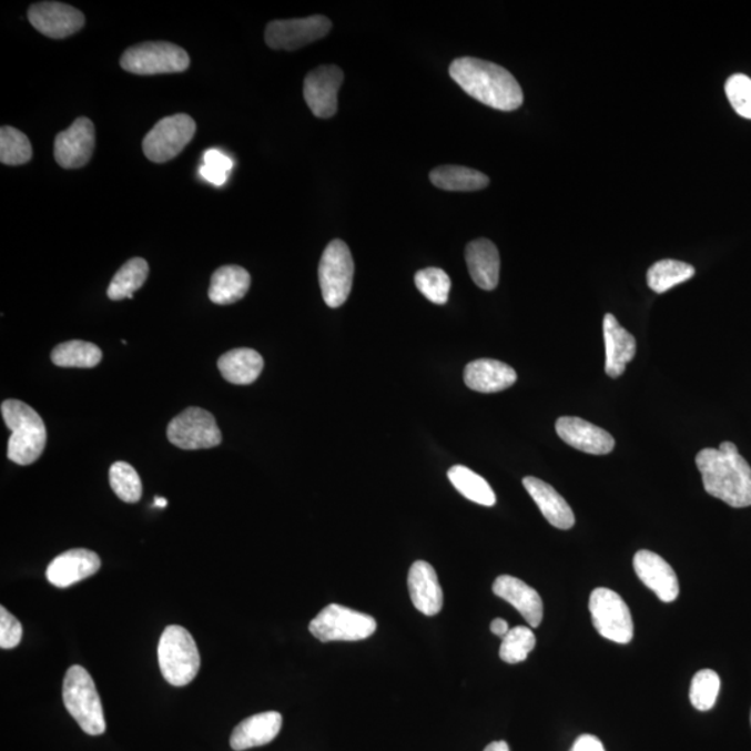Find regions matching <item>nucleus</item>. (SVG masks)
<instances>
[{
    "mask_svg": "<svg viewBox=\"0 0 751 751\" xmlns=\"http://www.w3.org/2000/svg\"><path fill=\"white\" fill-rule=\"evenodd\" d=\"M449 75L476 101L497 111H517L524 103V91L507 69L476 58L455 59Z\"/></svg>",
    "mask_w": 751,
    "mask_h": 751,
    "instance_id": "nucleus-1",
    "label": "nucleus"
},
{
    "mask_svg": "<svg viewBox=\"0 0 751 751\" xmlns=\"http://www.w3.org/2000/svg\"><path fill=\"white\" fill-rule=\"evenodd\" d=\"M707 493L733 508L751 506V466L731 442L704 448L696 457Z\"/></svg>",
    "mask_w": 751,
    "mask_h": 751,
    "instance_id": "nucleus-2",
    "label": "nucleus"
},
{
    "mask_svg": "<svg viewBox=\"0 0 751 751\" xmlns=\"http://www.w3.org/2000/svg\"><path fill=\"white\" fill-rule=\"evenodd\" d=\"M4 424L12 430L8 444V458L18 465H31L40 459L45 449L47 426L34 409L19 399L2 404Z\"/></svg>",
    "mask_w": 751,
    "mask_h": 751,
    "instance_id": "nucleus-3",
    "label": "nucleus"
},
{
    "mask_svg": "<svg viewBox=\"0 0 751 751\" xmlns=\"http://www.w3.org/2000/svg\"><path fill=\"white\" fill-rule=\"evenodd\" d=\"M162 676L175 688L186 687L199 676L201 657L193 636L179 625L163 630L158 647Z\"/></svg>",
    "mask_w": 751,
    "mask_h": 751,
    "instance_id": "nucleus-4",
    "label": "nucleus"
},
{
    "mask_svg": "<svg viewBox=\"0 0 751 751\" xmlns=\"http://www.w3.org/2000/svg\"><path fill=\"white\" fill-rule=\"evenodd\" d=\"M63 701L69 714L74 718L82 731L91 737L105 733L106 721L100 693L84 667L73 666L65 672Z\"/></svg>",
    "mask_w": 751,
    "mask_h": 751,
    "instance_id": "nucleus-5",
    "label": "nucleus"
},
{
    "mask_svg": "<svg viewBox=\"0 0 751 751\" xmlns=\"http://www.w3.org/2000/svg\"><path fill=\"white\" fill-rule=\"evenodd\" d=\"M190 62L183 48L163 41L131 47L120 59L122 69L136 75L183 73L190 68Z\"/></svg>",
    "mask_w": 751,
    "mask_h": 751,
    "instance_id": "nucleus-6",
    "label": "nucleus"
},
{
    "mask_svg": "<svg viewBox=\"0 0 751 751\" xmlns=\"http://www.w3.org/2000/svg\"><path fill=\"white\" fill-rule=\"evenodd\" d=\"M376 629L375 618L339 605L323 608L309 623L311 633L322 643L364 640Z\"/></svg>",
    "mask_w": 751,
    "mask_h": 751,
    "instance_id": "nucleus-7",
    "label": "nucleus"
},
{
    "mask_svg": "<svg viewBox=\"0 0 751 751\" xmlns=\"http://www.w3.org/2000/svg\"><path fill=\"white\" fill-rule=\"evenodd\" d=\"M354 260L348 245L334 240L326 246L319 263L323 300L331 308H339L348 300L354 282Z\"/></svg>",
    "mask_w": 751,
    "mask_h": 751,
    "instance_id": "nucleus-8",
    "label": "nucleus"
},
{
    "mask_svg": "<svg viewBox=\"0 0 751 751\" xmlns=\"http://www.w3.org/2000/svg\"><path fill=\"white\" fill-rule=\"evenodd\" d=\"M591 619L602 638L628 645L633 639V619L627 602L611 589L599 588L590 596Z\"/></svg>",
    "mask_w": 751,
    "mask_h": 751,
    "instance_id": "nucleus-9",
    "label": "nucleus"
},
{
    "mask_svg": "<svg viewBox=\"0 0 751 751\" xmlns=\"http://www.w3.org/2000/svg\"><path fill=\"white\" fill-rule=\"evenodd\" d=\"M196 124L189 114L180 113L156 123L142 141L145 156L153 163H166L179 156L194 139Z\"/></svg>",
    "mask_w": 751,
    "mask_h": 751,
    "instance_id": "nucleus-10",
    "label": "nucleus"
},
{
    "mask_svg": "<svg viewBox=\"0 0 751 751\" xmlns=\"http://www.w3.org/2000/svg\"><path fill=\"white\" fill-rule=\"evenodd\" d=\"M169 442L181 449H205L221 446L222 433L215 416L191 407L175 416L168 427Z\"/></svg>",
    "mask_w": 751,
    "mask_h": 751,
    "instance_id": "nucleus-11",
    "label": "nucleus"
},
{
    "mask_svg": "<svg viewBox=\"0 0 751 751\" xmlns=\"http://www.w3.org/2000/svg\"><path fill=\"white\" fill-rule=\"evenodd\" d=\"M332 30V21L325 16L293 20H274L265 31L268 48L276 51H297L325 38Z\"/></svg>",
    "mask_w": 751,
    "mask_h": 751,
    "instance_id": "nucleus-12",
    "label": "nucleus"
},
{
    "mask_svg": "<svg viewBox=\"0 0 751 751\" xmlns=\"http://www.w3.org/2000/svg\"><path fill=\"white\" fill-rule=\"evenodd\" d=\"M343 81V70L333 64L319 65L305 77V102L316 118L331 119L337 113L338 91Z\"/></svg>",
    "mask_w": 751,
    "mask_h": 751,
    "instance_id": "nucleus-13",
    "label": "nucleus"
},
{
    "mask_svg": "<svg viewBox=\"0 0 751 751\" xmlns=\"http://www.w3.org/2000/svg\"><path fill=\"white\" fill-rule=\"evenodd\" d=\"M95 150V125L90 119L79 118L54 140V159L60 168L80 169L91 161Z\"/></svg>",
    "mask_w": 751,
    "mask_h": 751,
    "instance_id": "nucleus-14",
    "label": "nucleus"
},
{
    "mask_svg": "<svg viewBox=\"0 0 751 751\" xmlns=\"http://www.w3.org/2000/svg\"><path fill=\"white\" fill-rule=\"evenodd\" d=\"M29 21L42 35L52 40H63L84 27L85 16L70 4L40 2L30 8Z\"/></svg>",
    "mask_w": 751,
    "mask_h": 751,
    "instance_id": "nucleus-15",
    "label": "nucleus"
},
{
    "mask_svg": "<svg viewBox=\"0 0 751 751\" xmlns=\"http://www.w3.org/2000/svg\"><path fill=\"white\" fill-rule=\"evenodd\" d=\"M556 430L568 446L586 454L607 455L616 447V440L610 433L577 416L559 418Z\"/></svg>",
    "mask_w": 751,
    "mask_h": 751,
    "instance_id": "nucleus-16",
    "label": "nucleus"
},
{
    "mask_svg": "<svg viewBox=\"0 0 751 751\" xmlns=\"http://www.w3.org/2000/svg\"><path fill=\"white\" fill-rule=\"evenodd\" d=\"M633 567L641 582L654 591L661 601L672 602L679 596V580L670 564L659 554L640 550L633 558Z\"/></svg>",
    "mask_w": 751,
    "mask_h": 751,
    "instance_id": "nucleus-17",
    "label": "nucleus"
},
{
    "mask_svg": "<svg viewBox=\"0 0 751 751\" xmlns=\"http://www.w3.org/2000/svg\"><path fill=\"white\" fill-rule=\"evenodd\" d=\"M101 569V558L97 552L85 548H74L60 554L47 569L49 582L57 588L65 589L92 577Z\"/></svg>",
    "mask_w": 751,
    "mask_h": 751,
    "instance_id": "nucleus-18",
    "label": "nucleus"
},
{
    "mask_svg": "<svg viewBox=\"0 0 751 751\" xmlns=\"http://www.w3.org/2000/svg\"><path fill=\"white\" fill-rule=\"evenodd\" d=\"M408 589L416 610L427 617L437 616L443 608V589L435 568L426 561H416L409 569Z\"/></svg>",
    "mask_w": 751,
    "mask_h": 751,
    "instance_id": "nucleus-19",
    "label": "nucleus"
},
{
    "mask_svg": "<svg viewBox=\"0 0 751 751\" xmlns=\"http://www.w3.org/2000/svg\"><path fill=\"white\" fill-rule=\"evenodd\" d=\"M606 343V373L612 379L623 375L625 369L636 355V339L627 328L619 325L612 314L605 316L602 322Z\"/></svg>",
    "mask_w": 751,
    "mask_h": 751,
    "instance_id": "nucleus-20",
    "label": "nucleus"
},
{
    "mask_svg": "<svg viewBox=\"0 0 751 751\" xmlns=\"http://www.w3.org/2000/svg\"><path fill=\"white\" fill-rule=\"evenodd\" d=\"M493 591L497 597L517 608V611L531 628L539 627L542 621V601L540 595L534 588L518 578L503 575L493 583Z\"/></svg>",
    "mask_w": 751,
    "mask_h": 751,
    "instance_id": "nucleus-21",
    "label": "nucleus"
},
{
    "mask_svg": "<svg viewBox=\"0 0 751 751\" xmlns=\"http://www.w3.org/2000/svg\"><path fill=\"white\" fill-rule=\"evenodd\" d=\"M518 376L511 366L496 359H478L465 367L464 380L470 390L498 393L515 385Z\"/></svg>",
    "mask_w": 751,
    "mask_h": 751,
    "instance_id": "nucleus-22",
    "label": "nucleus"
},
{
    "mask_svg": "<svg viewBox=\"0 0 751 751\" xmlns=\"http://www.w3.org/2000/svg\"><path fill=\"white\" fill-rule=\"evenodd\" d=\"M283 725L280 712L267 711L246 718L235 727L230 744L233 750L244 751L273 742Z\"/></svg>",
    "mask_w": 751,
    "mask_h": 751,
    "instance_id": "nucleus-23",
    "label": "nucleus"
},
{
    "mask_svg": "<svg viewBox=\"0 0 751 751\" xmlns=\"http://www.w3.org/2000/svg\"><path fill=\"white\" fill-rule=\"evenodd\" d=\"M466 263L476 286L491 292L500 282V254L490 240L479 239L466 246Z\"/></svg>",
    "mask_w": 751,
    "mask_h": 751,
    "instance_id": "nucleus-24",
    "label": "nucleus"
},
{
    "mask_svg": "<svg viewBox=\"0 0 751 751\" xmlns=\"http://www.w3.org/2000/svg\"><path fill=\"white\" fill-rule=\"evenodd\" d=\"M526 491L539 507L545 518L554 528L568 530L575 525V515L572 508L552 486L540 479L528 476L524 479Z\"/></svg>",
    "mask_w": 751,
    "mask_h": 751,
    "instance_id": "nucleus-25",
    "label": "nucleus"
},
{
    "mask_svg": "<svg viewBox=\"0 0 751 751\" xmlns=\"http://www.w3.org/2000/svg\"><path fill=\"white\" fill-rule=\"evenodd\" d=\"M217 366L229 383L246 386L252 385L260 377L265 364H263L261 354L255 349L237 348L222 355L217 361Z\"/></svg>",
    "mask_w": 751,
    "mask_h": 751,
    "instance_id": "nucleus-26",
    "label": "nucleus"
},
{
    "mask_svg": "<svg viewBox=\"0 0 751 751\" xmlns=\"http://www.w3.org/2000/svg\"><path fill=\"white\" fill-rule=\"evenodd\" d=\"M251 287V274L244 267L229 265L213 273L210 300L216 305H230L243 300Z\"/></svg>",
    "mask_w": 751,
    "mask_h": 751,
    "instance_id": "nucleus-27",
    "label": "nucleus"
},
{
    "mask_svg": "<svg viewBox=\"0 0 751 751\" xmlns=\"http://www.w3.org/2000/svg\"><path fill=\"white\" fill-rule=\"evenodd\" d=\"M433 185L437 189L446 191H479L486 189L490 183V179L479 170L469 169L465 166H447L436 168L429 174Z\"/></svg>",
    "mask_w": 751,
    "mask_h": 751,
    "instance_id": "nucleus-28",
    "label": "nucleus"
},
{
    "mask_svg": "<svg viewBox=\"0 0 751 751\" xmlns=\"http://www.w3.org/2000/svg\"><path fill=\"white\" fill-rule=\"evenodd\" d=\"M148 274H150V266L142 257H133L125 262L114 274L111 286L108 288V297L112 301L133 300L134 293L144 286Z\"/></svg>",
    "mask_w": 751,
    "mask_h": 751,
    "instance_id": "nucleus-29",
    "label": "nucleus"
},
{
    "mask_svg": "<svg viewBox=\"0 0 751 751\" xmlns=\"http://www.w3.org/2000/svg\"><path fill=\"white\" fill-rule=\"evenodd\" d=\"M448 479L455 489L468 500L480 506L493 507L497 498L487 481L464 465H455L448 470Z\"/></svg>",
    "mask_w": 751,
    "mask_h": 751,
    "instance_id": "nucleus-30",
    "label": "nucleus"
},
{
    "mask_svg": "<svg viewBox=\"0 0 751 751\" xmlns=\"http://www.w3.org/2000/svg\"><path fill=\"white\" fill-rule=\"evenodd\" d=\"M694 267L687 262L664 260L656 262L647 272V284L657 294L679 286L694 276Z\"/></svg>",
    "mask_w": 751,
    "mask_h": 751,
    "instance_id": "nucleus-31",
    "label": "nucleus"
},
{
    "mask_svg": "<svg viewBox=\"0 0 751 751\" xmlns=\"http://www.w3.org/2000/svg\"><path fill=\"white\" fill-rule=\"evenodd\" d=\"M51 359L54 365L60 367H95L102 361V351L95 344L73 339L59 344L52 351Z\"/></svg>",
    "mask_w": 751,
    "mask_h": 751,
    "instance_id": "nucleus-32",
    "label": "nucleus"
},
{
    "mask_svg": "<svg viewBox=\"0 0 751 751\" xmlns=\"http://www.w3.org/2000/svg\"><path fill=\"white\" fill-rule=\"evenodd\" d=\"M32 158V146L29 136L18 129L4 125L0 130V162L7 166H21Z\"/></svg>",
    "mask_w": 751,
    "mask_h": 751,
    "instance_id": "nucleus-33",
    "label": "nucleus"
},
{
    "mask_svg": "<svg viewBox=\"0 0 751 751\" xmlns=\"http://www.w3.org/2000/svg\"><path fill=\"white\" fill-rule=\"evenodd\" d=\"M109 481H111L112 490L120 500L124 503L134 504L140 501L142 496V484L140 475L128 463H114L109 470Z\"/></svg>",
    "mask_w": 751,
    "mask_h": 751,
    "instance_id": "nucleus-34",
    "label": "nucleus"
},
{
    "mask_svg": "<svg viewBox=\"0 0 751 751\" xmlns=\"http://www.w3.org/2000/svg\"><path fill=\"white\" fill-rule=\"evenodd\" d=\"M536 646V636L534 630L526 627L509 629L504 636L500 647V657L507 664H519L528 659Z\"/></svg>",
    "mask_w": 751,
    "mask_h": 751,
    "instance_id": "nucleus-35",
    "label": "nucleus"
},
{
    "mask_svg": "<svg viewBox=\"0 0 751 751\" xmlns=\"http://www.w3.org/2000/svg\"><path fill=\"white\" fill-rule=\"evenodd\" d=\"M416 288L436 305L447 304L451 280L438 267H427L415 274Z\"/></svg>",
    "mask_w": 751,
    "mask_h": 751,
    "instance_id": "nucleus-36",
    "label": "nucleus"
},
{
    "mask_svg": "<svg viewBox=\"0 0 751 751\" xmlns=\"http://www.w3.org/2000/svg\"><path fill=\"white\" fill-rule=\"evenodd\" d=\"M721 679L716 671L703 670L696 673L690 687V701L696 710L709 711L716 706L720 694Z\"/></svg>",
    "mask_w": 751,
    "mask_h": 751,
    "instance_id": "nucleus-37",
    "label": "nucleus"
},
{
    "mask_svg": "<svg viewBox=\"0 0 751 751\" xmlns=\"http://www.w3.org/2000/svg\"><path fill=\"white\" fill-rule=\"evenodd\" d=\"M232 169V158L221 150H210L205 152L204 162L200 166V174L207 183L222 186L226 184Z\"/></svg>",
    "mask_w": 751,
    "mask_h": 751,
    "instance_id": "nucleus-38",
    "label": "nucleus"
},
{
    "mask_svg": "<svg viewBox=\"0 0 751 751\" xmlns=\"http://www.w3.org/2000/svg\"><path fill=\"white\" fill-rule=\"evenodd\" d=\"M725 92L729 102L740 116L751 120V79L744 74H734L727 81Z\"/></svg>",
    "mask_w": 751,
    "mask_h": 751,
    "instance_id": "nucleus-39",
    "label": "nucleus"
},
{
    "mask_svg": "<svg viewBox=\"0 0 751 751\" xmlns=\"http://www.w3.org/2000/svg\"><path fill=\"white\" fill-rule=\"evenodd\" d=\"M23 638V627L7 608L0 607V647L3 650L14 649Z\"/></svg>",
    "mask_w": 751,
    "mask_h": 751,
    "instance_id": "nucleus-40",
    "label": "nucleus"
},
{
    "mask_svg": "<svg viewBox=\"0 0 751 751\" xmlns=\"http://www.w3.org/2000/svg\"><path fill=\"white\" fill-rule=\"evenodd\" d=\"M571 751H606L605 745L593 734H582L572 745Z\"/></svg>",
    "mask_w": 751,
    "mask_h": 751,
    "instance_id": "nucleus-41",
    "label": "nucleus"
},
{
    "mask_svg": "<svg viewBox=\"0 0 751 751\" xmlns=\"http://www.w3.org/2000/svg\"><path fill=\"white\" fill-rule=\"evenodd\" d=\"M490 629L493 633L500 636V638H504V636L509 632L508 622L504 621L501 618L495 619V621L491 622Z\"/></svg>",
    "mask_w": 751,
    "mask_h": 751,
    "instance_id": "nucleus-42",
    "label": "nucleus"
},
{
    "mask_svg": "<svg viewBox=\"0 0 751 751\" xmlns=\"http://www.w3.org/2000/svg\"><path fill=\"white\" fill-rule=\"evenodd\" d=\"M485 751H509V745L506 742H493Z\"/></svg>",
    "mask_w": 751,
    "mask_h": 751,
    "instance_id": "nucleus-43",
    "label": "nucleus"
},
{
    "mask_svg": "<svg viewBox=\"0 0 751 751\" xmlns=\"http://www.w3.org/2000/svg\"><path fill=\"white\" fill-rule=\"evenodd\" d=\"M166 506H168V500H166V498H161V497H156V498H155V507L164 508V507H166Z\"/></svg>",
    "mask_w": 751,
    "mask_h": 751,
    "instance_id": "nucleus-44",
    "label": "nucleus"
}]
</instances>
